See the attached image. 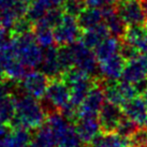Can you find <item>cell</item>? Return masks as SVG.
Segmentation results:
<instances>
[{"instance_id": "obj_1", "label": "cell", "mask_w": 147, "mask_h": 147, "mask_svg": "<svg viewBox=\"0 0 147 147\" xmlns=\"http://www.w3.org/2000/svg\"><path fill=\"white\" fill-rule=\"evenodd\" d=\"M15 99V116L9 123L10 128L38 129L46 121L47 115L38 99L26 94L22 90L13 94Z\"/></svg>"}, {"instance_id": "obj_2", "label": "cell", "mask_w": 147, "mask_h": 147, "mask_svg": "<svg viewBox=\"0 0 147 147\" xmlns=\"http://www.w3.org/2000/svg\"><path fill=\"white\" fill-rule=\"evenodd\" d=\"M9 47L14 56L28 69L39 68L43 58V51L36 41L33 31L13 36Z\"/></svg>"}, {"instance_id": "obj_3", "label": "cell", "mask_w": 147, "mask_h": 147, "mask_svg": "<svg viewBox=\"0 0 147 147\" xmlns=\"http://www.w3.org/2000/svg\"><path fill=\"white\" fill-rule=\"evenodd\" d=\"M46 125L53 131L58 147H81L83 141L72 121L65 118L60 112L46 117Z\"/></svg>"}, {"instance_id": "obj_4", "label": "cell", "mask_w": 147, "mask_h": 147, "mask_svg": "<svg viewBox=\"0 0 147 147\" xmlns=\"http://www.w3.org/2000/svg\"><path fill=\"white\" fill-rule=\"evenodd\" d=\"M55 42L58 46L70 45L82 37L83 30L78 25V18L69 14H63L61 21L53 29Z\"/></svg>"}, {"instance_id": "obj_5", "label": "cell", "mask_w": 147, "mask_h": 147, "mask_svg": "<svg viewBox=\"0 0 147 147\" xmlns=\"http://www.w3.org/2000/svg\"><path fill=\"white\" fill-rule=\"evenodd\" d=\"M71 47L74 56V67L80 68L92 78L99 76V60L94 51L81 41L72 43Z\"/></svg>"}, {"instance_id": "obj_6", "label": "cell", "mask_w": 147, "mask_h": 147, "mask_svg": "<svg viewBox=\"0 0 147 147\" xmlns=\"http://www.w3.org/2000/svg\"><path fill=\"white\" fill-rule=\"evenodd\" d=\"M51 78L42 71H31L25 75L20 83L22 90L26 94L40 100L46 94Z\"/></svg>"}, {"instance_id": "obj_7", "label": "cell", "mask_w": 147, "mask_h": 147, "mask_svg": "<svg viewBox=\"0 0 147 147\" xmlns=\"http://www.w3.org/2000/svg\"><path fill=\"white\" fill-rule=\"evenodd\" d=\"M115 5L117 12L128 26L144 25L146 15L140 0H117Z\"/></svg>"}, {"instance_id": "obj_8", "label": "cell", "mask_w": 147, "mask_h": 147, "mask_svg": "<svg viewBox=\"0 0 147 147\" xmlns=\"http://www.w3.org/2000/svg\"><path fill=\"white\" fill-rule=\"evenodd\" d=\"M123 116L125 114H123V107H120V105L114 104L109 101L104 102L98 114L99 123L101 126V132H105V133L115 132Z\"/></svg>"}, {"instance_id": "obj_9", "label": "cell", "mask_w": 147, "mask_h": 147, "mask_svg": "<svg viewBox=\"0 0 147 147\" xmlns=\"http://www.w3.org/2000/svg\"><path fill=\"white\" fill-rule=\"evenodd\" d=\"M104 100H105L104 91L96 78L94 87L90 89L82 104L78 106V117L98 116L101 107L104 104Z\"/></svg>"}, {"instance_id": "obj_10", "label": "cell", "mask_w": 147, "mask_h": 147, "mask_svg": "<svg viewBox=\"0 0 147 147\" xmlns=\"http://www.w3.org/2000/svg\"><path fill=\"white\" fill-rule=\"evenodd\" d=\"M44 97L49 99L60 112L62 107H65L71 100V90L61 76H59L51 80Z\"/></svg>"}, {"instance_id": "obj_11", "label": "cell", "mask_w": 147, "mask_h": 147, "mask_svg": "<svg viewBox=\"0 0 147 147\" xmlns=\"http://www.w3.org/2000/svg\"><path fill=\"white\" fill-rule=\"evenodd\" d=\"M147 78V55L141 54L134 59L126 62L121 80L134 84L140 80Z\"/></svg>"}, {"instance_id": "obj_12", "label": "cell", "mask_w": 147, "mask_h": 147, "mask_svg": "<svg viewBox=\"0 0 147 147\" xmlns=\"http://www.w3.org/2000/svg\"><path fill=\"white\" fill-rule=\"evenodd\" d=\"M101 9H102L103 16H104V24L106 25L110 33L114 37L123 39L128 28V25L125 23L123 17L117 12L115 3L105 5Z\"/></svg>"}, {"instance_id": "obj_13", "label": "cell", "mask_w": 147, "mask_h": 147, "mask_svg": "<svg viewBox=\"0 0 147 147\" xmlns=\"http://www.w3.org/2000/svg\"><path fill=\"white\" fill-rule=\"evenodd\" d=\"M121 107L125 116L133 120L139 127L147 126V105L143 98L134 97L127 100Z\"/></svg>"}, {"instance_id": "obj_14", "label": "cell", "mask_w": 147, "mask_h": 147, "mask_svg": "<svg viewBox=\"0 0 147 147\" xmlns=\"http://www.w3.org/2000/svg\"><path fill=\"white\" fill-rule=\"evenodd\" d=\"M126 62L120 54H116L107 59L99 61V72L105 80L117 81L123 76Z\"/></svg>"}, {"instance_id": "obj_15", "label": "cell", "mask_w": 147, "mask_h": 147, "mask_svg": "<svg viewBox=\"0 0 147 147\" xmlns=\"http://www.w3.org/2000/svg\"><path fill=\"white\" fill-rule=\"evenodd\" d=\"M75 129L83 143H89L100 133L101 126L99 123L98 116H84L78 117L74 121Z\"/></svg>"}, {"instance_id": "obj_16", "label": "cell", "mask_w": 147, "mask_h": 147, "mask_svg": "<svg viewBox=\"0 0 147 147\" xmlns=\"http://www.w3.org/2000/svg\"><path fill=\"white\" fill-rule=\"evenodd\" d=\"M40 71L46 74L51 80L59 78L62 74V69L58 60V47L52 45L49 47L43 49V58L39 65Z\"/></svg>"}, {"instance_id": "obj_17", "label": "cell", "mask_w": 147, "mask_h": 147, "mask_svg": "<svg viewBox=\"0 0 147 147\" xmlns=\"http://www.w3.org/2000/svg\"><path fill=\"white\" fill-rule=\"evenodd\" d=\"M123 40L134 45L141 53L147 55V29L145 28V26L143 25L128 26Z\"/></svg>"}, {"instance_id": "obj_18", "label": "cell", "mask_w": 147, "mask_h": 147, "mask_svg": "<svg viewBox=\"0 0 147 147\" xmlns=\"http://www.w3.org/2000/svg\"><path fill=\"white\" fill-rule=\"evenodd\" d=\"M88 147H129V140L117 132H102L88 143Z\"/></svg>"}, {"instance_id": "obj_19", "label": "cell", "mask_w": 147, "mask_h": 147, "mask_svg": "<svg viewBox=\"0 0 147 147\" xmlns=\"http://www.w3.org/2000/svg\"><path fill=\"white\" fill-rule=\"evenodd\" d=\"M78 22L83 31L97 27L100 24L104 23L102 9L91 7L84 9L78 16Z\"/></svg>"}, {"instance_id": "obj_20", "label": "cell", "mask_w": 147, "mask_h": 147, "mask_svg": "<svg viewBox=\"0 0 147 147\" xmlns=\"http://www.w3.org/2000/svg\"><path fill=\"white\" fill-rule=\"evenodd\" d=\"M109 34H110V31L106 27V25L102 23L94 28L83 31L80 41L83 42L89 49H94L105 38L109 37Z\"/></svg>"}, {"instance_id": "obj_21", "label": "cell", "mask_w": 147, "mask_h": 147, "mask_svg": "<svg viewBox=\"0 0 147 147\" xmlns=\"http://www.w3.org/2000/svg\"><path fill=\"white\" fill-rule=\"evenodd\" d=\"M32 139L33 135L29 129L23 127L11 128V130L4 136L5 142L10 147H29Z\"/></svg>"}, {"instance_id": "obj_22", "label": "cell", "mask_w": 147, "mask_h": 147, "mask_svg": "<svg viewBox=\"0 0 147 147\" xmlns=\"http://www.w3.org/2000/svg\"><path fill=\"white\" fill-rule=\"evenodd\" d=\"M121 42H123V39H119V38L114 37V36L105 38L94 49V53H96V56H97L99 61L107 59V58L112 57L116 54H119Z\"/></svg>"}, {"instance_id": "obj_23", "label": "cell", "mask_w": 147, "mask_h": 147, "mask_svg": "<svg viewBox=\"0 0 147 147\" xmlns=\"http://www.w3.org/2000/svg\"><path fill=\"white\" fill-rule=\"evenodd\" d=\"M29 147H58L53 131L46 123L38 128Z\"/></svg>"}, {"instance_id": "obj_24", "label": "cell", "mask_w": 147, "mask_h": 147, "mask_svg": "<svg viewBox=\"0 0 147 147\" xmlns=\"http://www.w3.org/2000/svg\"><path fill=\"white\" fill-rule=\"evenodd\" d=\"M3 73L8 78L14 81H22L25 78V75L28 73V68L13 55L9 58L3 69Z\"/></svg>"}, {"instance_id": "obj_25", "label": "cell", "mask_w": 147, "mask_h": 147, "mask_svg": "<svg viewBox=\"0 0 147 147\" xmlns=\"http://www.w3.org/2000/svg\"><path fill=\"white\" fill-rule=\"evenodd\" d=\"M63 14H65V12H63L61 7L49 9V11L45 13L44 16L34 24V26H38V27H47V28L54 29L59 24V22L61 21Z\"/></svg>"}, {"instance_id": "obj_26", "label": "cell", "mask_w": 147, "mask_h": 147, "mask_svg": "<svg viewBox=\"0 0 147 147\" xmlns=\"http://www.w3.org/2000/svg\"><path fill=\"white\" fill-rule=\"evenodd\" d=\"M33 32L36 37V41L42 49H46L54 45L55 42V37H54V31L52 28L47 27H33Z\"/></svg>"}, {"instance_id": "obj_27", "label": "cell", "mask_w": 147, "mask_h": 147, "mask_svg": "<svg viewBox=\"0 0 147 147\" xmlns=\"http://www.w3.org/2000/svg\"><path fill=\"white\" fill-rule=\"evenodd\" d=\"M58 60L63 72L65 70L74 67V56L71 44L58 46Z\"/></svg>"}, {"instance_id": "obj_28", "label": "cell", "mask_w": 147, "mask_h": 147, "mask_svg": "<svg viewBox=\"0 0 147 147\" xmlns=\"http://www.w3.org/2000/svg\"><path fill=\"white\" fill-rule=\"evenodd\" d=\"M85 0H65V3L61 5V8L65 14L78 17L85 9Z\"/></svg>"}, {"instance_id": "obj_29", "label": "cell", "mask_w": 147, "mask_h": 147, "mask_svg": "<svg viewBox=\"0 0 147 147\" xmlns=\"http://www.w3.org/2000/svg\"><path fill=\"white\" fill-rule=\"evenodd\" d=\"M138 127L139 126H138L133 120H131L130 118H128L127 116H123L115 132H117L118 134L123 135V136H125L127 139H129L131 135L139 129Z\"/></svg>"}, {"instance_id": "obj_30", "label": "cell", "mask_w": 147, "mask_h": 147, "mask_svg": "<svg viewBox=\"0 0 147 147\" xmlns=\"http://www.w3.org/2000/svg\"><path fill=\"white\" fill-rule=\"evenodd\" d=\"M129 147H147V127H141L129 138Z\"/></svg>"}, {"instance_id": "obj_31", "label": "cell", "mask_w": 147, "mask_h": 147, "mask_svg": "<svg viewBox=\"0 0 147 147\" xmlns=\"http://www.w3.org/2000/svg\"><path fill=\"white\" fill-rule=\"evenodd\" d=\"M33 27H34V24L29 20L28 17H21V18L16 20V22L13 25L12 33L13 36H17V34L30 32V31H33Z\"/></svg>"}, {"instance_id": "obj_32", "label": "cell", "mask_w": 147, "mask_h": 147, "mask_svg": "<svg viewBox=\"0 0 147 147\" xmlns=\"http://www.w3.org/2000/svg\"><path fill=\"white\" fill-rule=\"evenodd\" d=\"M119 54L123 56L126 61H129L131 59H134L138 56H140L142 53L135 47L134 45H132L129 42H126L123 40L121 45H120V49H119Z\"/></svg>"}, {"instance_id": "obj_33", "label": "cell", "mask_w": 147, "mask_h": 147, "mask_svg": "<svg viewBox=\"0 0 147 147\" xmlns=\"http://www.w3.org/2000/svg\"><path fill=\"white\" fill-rule=\"evenodd\" d=\"M12 39V31L3 27L2 25H0V47H8L11 44Z\"/></svg>"}, {"instance_id": "obj_34", "label": "cell", "mask_w": 147, "mask_h": 147, "mask_svg": "<svg viewBox=\"0 0 147 147\" xmlns=\"http://www.w3.org/2000/svg\"><path fill=\"white\" fill-rule=\"evenodd\" d=\"M14 54L12 53V51L10 49V47H0V71L3 72V69L7 62H8L9 58L13 56Z\"/></svg>"}, {"instance_id": "obj_35", "label": "cell", "mask_w": 147, "mask_h": 147, "mask_svg": "<svg viewBox=\"0 0 147 147\" xmlns=\"http://www.w3.org/2000/svg\"><path fill=\"white\" fill-rule=\"evenodd\" d=\"M117 0H85L86 5L91 8H99L101 9L105 5L115 3Z\"/></svg>"}, {"instance_id": "obj_36", "label": "cell", "mask_w": 147, "mask_h": 147, "mask_svg": "<svg viewBox=\"0 0 147 147\" xmlns=\"http://www.w3.org/2000/svg\"><path fill=\"white\" fill-rule=\"evenodd\" d=\"M133 86H134V89H135V91H136V94H142L144 91L147 89V78L135 82L134 84H133Z\"/></svg>"}, {"instance_id": "obj_37", "label": "cell", "mask_w": 147, "mask_h": 147, "mask_svg": "<svg viewBox=\"0 0 147 147\" xmlns=\"http://www.w3.org/2000/svg\"><path fill=\"white\" fill-rule=\"evenodd\" d=\"M40 2L44 4L47 9L57 8V7H61L65 3V0H39Z\"/></svg>"}, {"instance_id": "obj_38", "label": "cell", "mask_w": 147, "mask_h": 147, "mask_svg": "<svg viewBox=\"0 0 147 147\" xmlns=\"http://www.w3.org/2000/svg\"><path fill=\"white\" fill-rule=\"evenodd\" d=\"M8 132H9L8 123H5L3 119L0 117V139H1V138H4Z\"/></svg>"}, {"instance_id": "obj_39", "label": "cell", "mask_w": 147, "mask_h": 147, "mask_svg": "<svg viewBox=\"0 0 147 147\" xmlns=\"http://www.w3.org/2000/svg\"><path fill=\"white\" fill-rule=\"evenodd\" d=\"M5 80H7V76L4 75L3 72H1V71H0V87L3 85V83L5 82Z\"/></svg>"}, {"instance_id": "obj_40", "label": "cell", "mask_w": 147, "mask_h": 147, "mask_svg": "<svg viewBox=\"0 0 147 147\" xmlns=\"http://www.w3.org/2000/svg\"><path fill=\"white\" fill-rule=\"evenodd\" d=\"M0 147H10L8 145V143L5 142L4 138H1V139H0Z\"/></svg>"}, {"instance_id": "obj_41", "label": "cell", "mask_w": 147, "mask_h": 147, "mask_svg": "<svg viewBox=\"0 0 147 147\" xmlns=\"http://www.w3.org/2000/svg\"><path fill=\"white\" fill-rule=\"evenodd\" d=\"M142 98H143L144 100V102L146 103V105H147V89L144 91L143 94H142Z\"/></svg>"}, {"instance_id": "obj_42", "label": "cell", "mask_w": 147, "mask_h": 147, "mask_svg": "<svg viewBox=\"0 0 147 147\" xmlns=\"http://www.w3.org/2000/svg\"><path fill=\"white\" fill-rule=\"evenodd\" d=\"M144 26H145V28L147 29V14H146V16H145V21H144Z\"/></svg>"}, {"instance_id": "obj_43", "label": "cell", "mask_w": 147, "mask_h": 147, "mask_svg": "<svg viewBox=\"0 0 147 147\" xmlns=\"http://www.w3.org/2000/svg\"><path fill=\"white\" fill-rule=\"evenodd\" d=\"M81 147H88V146H81Z\"/></svg>"}, {"instance_id": "obj_44", "label": "cell", "mask_w": 147, "mask_h": 147, "mask_svg": "<svg viewBox=\"0 0 147 147\" xmlns=\"http://www.w3.org/2000/svg\"><path fill=\"white\" fill-rule=\"evenodd\" d=\"M146 127H147V126H146Z\"/></svg>"}]
</instances>
